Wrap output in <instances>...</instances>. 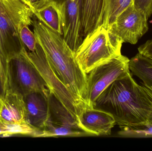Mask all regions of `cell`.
I'll list each match as a JSON object with an SVG mask.
<instances>
[{"label":"cell","instance_id":"15","mask_svg":"<svg viewBox=\"0 0 152 151\" xmlns=\"http://www.w3.org/2000/svg\"><path fill=\"white\" fill-rule=\"evenodd\" d=\"M34 15L39 21L55 32L63 35V29L58 8L53 1L38 9Z\"/></svg>","mask_w":152,"mask_h":151},{"label":"cell","instance_id":"22","mask_svg":"<svg viewBox=\"0 0 152 151\" xmlns=\"http://www.w3.org/2000/svg\"><path fill=\"white\" fill-rule=\"evenodd\" d=\"M134 4L145 13L148 19L152 15V0H134Z\"/></svg>","mask_w":152,"mask_h":151},{"label":"cell","instance_id":"24","mask_svg":"<svg viewBox=\"0 0 152 151\" xmlns=\"http://www.w3.org/2000/svg\"><path fill=\"white\" fill-rule=\"evenodd\" d=\"M32 10L33 13L50 1L51 0H20Z\"/></svg>","mask_w":152,"mask_h":151},{"label":"cell","instance_id":"4","mask_svg":"<svg viewBox=\"0 0 152 151\" xmlns=\"http://www.w3.org/2000/svg\"><path fill=\"white\" fill-rule=\"evenodd\" d=\"M122 40L102 25L88 34L75 53L80 68L88 74L94 68L121 54Z\"/></svg>","mask_w":152,"mask_h":151},{"label":"cell","instance_id":"14","mask_svg":"<svg viewBox=\"0 0 152 151\" xmlns=\"http://www.w3.org/2000/svg\"><path fill=\"white\" fill-rule=\"evenodd\" d=\"M47 98L50 112V118L48 122L56 126L68 127L84 131L71 113L50 91L48 93Z\"/></svg>","mask_w":152,"mask_h":151},{"label":"cell","instance_id":"26","mask_svg":"<svg viewBox=\"0 0 152 151\" xmlns=\"http://www.w3.org/2000/svg\"><path fill=\"white\" fill-rule=\"evenodd\" d=\"M141 85L152 103V87L145 85L143 83H142V85Z\"/></svg>","mask_w":152,"mask_h":151},{"label":"cell","instance_id":"11","mask_svg":"<svg viewBox=\"0 0 152 151\" xmlns=\"http://www.w3.org/2000/svg\"><path fill=\"white\" fill-rule=\"evenodd\" d=\"M80 125L83 130L91 136H109L116 123L109 113L88 107L81 114Z\"/></svg>","mask_w":152,"mask_h":151},{"label":"cell","instance_id":"7","mask_svg":"<svg viewBox=\"0 0 152 151\" xmlns=\"http://www.w3.org/2000/svg\"><path fill=\"white\" fill-rule=\"evenodd\" d=\"M129 59L119 55L106 63L96 66L87 74V90L85 102L89 108H94L100 95L116 80L131 73Z\"/></svg>","mask_w":152,"mask_h":151},{"label":"cell","instance_id":"13","mask_svg":"<svg viewBox=\"0 0 152 151\" xmlns=\"http://www.w3.org/2000/svg\"><path fill=\"white\" fill-rule=\"evenodd\" d=\"M103 0H83L81 30L83 39L102 24Z\"/></svg>","mask_w":152,"mask_h":151},{"label":"cell","instance_id":"21","mask_svg":"<svg viewBox=\"0 0 152 151\" xmlns=\"http://www.w3.org/2000/svg\"><path fill=\"white\" fill-rule=\"evenodd\" d=\"M20 36L23 44L29 51H35L37 43L34 33L30 30L28 26L24 25L21 27L20 30Z\"/></svg>","mask_w":152,"mask_h":151},{"label":"cell","instance_id":"10","mask_svg":"<svg viewBox=\"0 0 152 151\" xmlns=\"http://www.w3.org/2000/svg\"><path fill=\"white\" fill-rule=\"evenodd\" d=\"M26 111L24 96L8 89L0 100V122L10 126H21L27 123Z\"/></svg>","mask_w":152,"mask_h":151},{"label":"cell","instance_id":"20","mask_svg":"<svg viewBox=\"0 0 152 151\" xmlns=\"http://www.w3.org/2000/svg\"><path fill=\"white\" fill-rule=\"evenodd\" d=\"M118 135L122 137H152V124L121 129Z\"/></svg>","mask_w":152,"mask_h":151},{"label":"cell","instance_id":"19","mask_svg":"<svg viewBox=\"0 0 152 151\" xmlns=\"http://www.w3.org/2000/svg\"><path fill=\"white\" fill-rule=\"evenodd\" d=\"M35 133L34 128L28 124L21 126H10L0 122V137H6L13 135L33 137Z\"/></svg>","mask_w":152,"mask_h":151},{"label":"cell","instance_id":"18","mask_svg":"<svg viewBox=\"0 0 152 151\" xmlns=\"http://www.w3.org/2000/svg\"><path fill=\"white\" fill-rule=\"evenodd\" d=\"M88 136L91 135L83 130L75 129L68 127L56 126L48 122L45 129L43 130L41 137H79Z\"/></svg>","mask_w":152,"mask_h":151},{"label":"cell","instance_id":"25","mask_svg":"<svg viewBox=\"0 0 152 151\" xmlns=\"http://www.w3.org/2000/svg\"><path fill=\"white\" fill-rule=\"evenodd\" d=\"M138 52L152 59V39L148 40L138 48Z\"/></svg>","mask_w":152,"mask_h":151},{"label":"cell","instance_id":"17","mask_svg":"<svg viewBox=\"0 0 152 151\" xmlns=\"http://www.w3.org/2000/svg\"><path fill=\"white\" fill-rule=\"evenodd\" d=\"M133 3L134 0H103L102 25L110 28L121 13Z\"/></svg>","mask_w":152,"mask_h":151},{"label":"cell","instance_id":"16","mask_svg":"<svg viewBox=\"0 0 152 151\" xmlns=\"http://www.w3.org/2000/svg\"><path fill=\"white\" fill-rule=\"evenodd\" d=\"M129 70L143 83L152 87V59L138 52L129 59Z\"/></svg>","mask_w":152,"mask_h":151},{"label":"cell","instance_id":"2","mask_svg":"<svg viewBox=\"0 0 152 151\" xmlns=\"http://www.w3.org/2000/svg\"><path fill=\"white\" fill-rule=\"evenodd\" d=\"M32 25L37 43L54 72L77 100L86 104L87 74L76 61L75 52L63 35L38 20H33Z\"/></svg>","mask_w":152,"mask_h":151},{"label":"cell","instance_id":"3","mask_svg":"<svg viewBox=\"0 0 152 151\" xmlns=\"http://www.w3.org/2000/svg\"><path fill=\"white\" fill-rule=\"evenodd\" d=\"M34 16L32 10L20 0H0V40L4 64L18 56L25 47L20 30L32 25Z\"/></svg>","mask_w":152,"mask_h":151},{"label":"cell","instance_id":"9","mask_svg":"<svg viewBox=\"0 0 152 151\" xmlns=\"http://www.w3.org/2000/svg\"><path fill=\"white\" fill-rule=\"evenodd\" d=\"M52 1L59 13L63 38L75 53L83 40L81 30L83 0Z\"/></svg>","mask_w":152,"mask_h":151},{"label":"cell","instance_id":"1","mask_svg":"<svg viewBox=\"0 0 152 151\" xmlns=\"http://www.w3.org/2000/svg\"><path fill=\"white\" fill-rule=\"evenodd\" d=\"M94 108L112 115L121 129L152 124V103L131 74L116 80L96 100Z\"/></svg>","mask_w":152,"mask_h":151},{"label":"cell","instance_id":"6","mask_svg":"<svg viewBox=\"0 0 152 151\" xmlns=\"http://www.w3.org/2000/svg\"><path fill=\"white\" fill-rule=\"evenodd\" d=\"M8 84V89L20 93L24 97L34 92L47 95L50 91L45 81L29 60L26 47L9 63Z\"/></svg>","mask_w":152,"mask_h":151},{"label":"cell","instance_id":"8","mask_svg":"<svg viewBox=\"0 0 152 151\" xmlns=\"http://www.w3.org/2000/svg\"><path fill=\"white\" fill-rule=\"evenodd\" d=\"M148 19L145 13L133 3L121 13L108 29L123 43L135 44L149 29Z\"/></svg>","mask_w":152,"mask_h":151},{"label":"cell","instance_id":"23","mask_svg":"<svg viewBox=\"0 0 152 151\" xmlns=\"http://www.w3.org/2000/svg\"><path fill=\"white\" fill-rule=\"evenodd\" d=\"M0 75L1 77L3 82L6 89H8V69L5 66L3 56L2 49L0 40Z\"/></svg>","mask_w":152,"mask_h":151},{"label":"cell","instance_id":"12","mask_svg":"<svg viewBox=\"0 0 152 151\" xmlns=\"http://www.w3.org/2000/svg\"><path fill=\"white\" fill-rule=\"evenodd\" d=\"M48 94L34 92L24 97L27 123L42 131L46 128L50 118Z\"/></svg>","mask_w":152,"mask_h":151},{"label":"cell","instance_id":"5","mask_svg":"<svg viewBox=\"0 0 152 151\" xmlns=\"http://www.w3.org/2000/svg\"><path fill=\"white\" fill-rule=\"evenodd\" d=\"M27 54L29 60L45 81L50 92L58 99L80 126V117L83 111L88 107L87 105L77 100L61 80L38 43L35 51H27Z\"/></svg>","mask_w":152,"mask_h":151},{"label":"cell","instance_id":"27","mask_svg":"<svg viewBox=\"0 0 152 151\" xmlns=\"http://www.w3.org/2000/svg\"><path fill=\"white\" fill-rule=\"evenodd\" d=\"M6 89L4 87V84L2 80L1 77L0 75V100L4 97L5 93H6Z\"/></svg>","mask_w":152,"mask_h":151}]
</instances>
